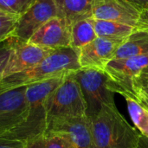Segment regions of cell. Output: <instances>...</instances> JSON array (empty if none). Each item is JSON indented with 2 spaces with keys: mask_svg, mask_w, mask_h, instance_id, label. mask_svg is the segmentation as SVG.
Instances as JSON below:
<instances>
[{
  "mask_svg": "<svg viewBox=\"0 0 148 148\" xmlns=\"http://www.w3.org/2000/svg\"><path fill=\"white\" fill-rule=\"evenodd\" d=\"M94 148H138L141 134L119 112L116 105H103L89 118Z\"/></svg>",
  "mask_w": 148,
  "mask_h": 148,
  "instance_id": "1",
  "label": "cell"
},
{
  "mask_svg": "<svg viewBox=\"0 0 148 148\" xmlns=\"http://www.w3.org/2000/svg\"><path fill=\"white\" fill-rule=\"evenodd\" d=\"M81 68L79 52L71 47L57 49L35 67L1 79L0 92L66 75Z\"/></svg>",
  "mask_w": 148,
  "mask_h": 148,
  "instance_id": "2",
  "label": "cell"
},
{
  "mask_svg": "<svg viewBox=\"0 0 148 148\" xmlns=\"http://www.w3.org/2000/svg\"><path fill=\"white\" fill-rule=\"evenodd\" d=\"M66 75L27 86V98L29 106L27 121L16 129L0 135V138L16 139L28 142L45 134L48 129L47 100L62 82Z\"/></svg>",
  "mask_w": 148,
  "mask_h": 148,
  "instance_id": "3",
  "label": "cell"
},
{
  "mask_svg": "<svg viewBox=\"0 0 148 148\" xmlns=\"http://www.w3.org/2000/svg\"><path fill=\"white\" fill-rule=\"evenodd\" d=\"M74 72L65 76L47 100L48 126L55 121L87 115L88 106Z\"/></svg>",
  "mask_w": 148,
  "mask_h": 148,
  "instance_id": "4",
  "label": "cell"
},
{
  "mask_svg": "<svg viewBox=\"0 0 148 148\" xmlns=\"http://www.w3.org/2000/svg\"><path fill=\"white\" fill-rule=\"evenodd\" d=\"M83 93L91 118L97 114L103 105H114L113 81L105 70L93 68H81L73 73Z\"/></svg>",
  "mask_w": 148,
  "mask_h": 148,
  "instance_id": "5",
  "label": "cell"
},
{
  "mask_svg": "<svg viewBox=\"0 0 148 148\" xmlns=\"http://www.w3.org/2000/svg\"><path fill=\"white\" fill-rule=\"evenodd\" d=\"M148 66V55L123 59H113L105 68L114 82V92L124 98H137L135 82L144 69Z\"/></svg>",
  "mask_w": 148,
  "mask_h": 148,
  "instance_id": "6",
  "label": "cell"
},
{
  "mask_svg": "<svg viewBox=\"0 0 148 148\" xmlns=\"http://www.w3.org/2000/svg\"><path fill=\"white\" fill-rule=\"evenodd\" d=\"M27 86L0 92V135L22 126L29 115Z\"/></svg>",
  "mask_w": 148,
  "mask_h": 148,
  "instance_id": "7",
  "label": "cell"
},
{
  "mask_svg": "<svg viewBox=\"0 0 148 148\" xmlns=\"http://www.w3.org/2000/svg\"><path fill=\"white\" fill-rule=\"evenodd\" d=\"M56 16H58V9L55 0H36L20 16L16 28L10 36L28 42L42 26Z\"/></svg>",
  "mask_w": 148,
  "mask_h": 148,
  "instance_id": "8",
  "label": "cell"
},
{
  "mask_svg": "<svg viewBox=\"0 0 148 148\" xmlns=\"http://www.w3.org/2000/svg\"><path fill=\"white\" fill-rule=\"evenodd\" d=\"M13 37L15 44L7 65L0 74V80L35 67L55 50L29 43L16 36Z\"/></svg>",
  "mask_w": 148,
  "mask_h": 148,
  "instance_id": "9",
  "label": "cell"
},
{
  "mask_svg": "<svg viewBox=\"0 0 148 148\" xmlns=\"http://www.w3.org/2000/svg\"><path fill=\"white\" fill-rule=\"evenodd\" d=\"M124 40L97 37L79 51V62L82 68H93L104 70L114 57Z\"/></svg>",
  "mask_w": 148,
  "mask_h": 148,
  "instance_id": "10",
  "label": "cell"
},
{
  "mask_svg": "<svg viewBox=\"0 0 148 148\" xmlns=\"http://www.w3.org/2000/svg\"><path fill=\"white\" fill-rule=\"evenodd\" d=\"M93 17L139 26L140 11L127 0H94Z\"/></svg>",
  "mask_w": 148,
  "mask_h": 148,
  "instance_id": "11",
  "label": "cell"
},
{
  "mask_svg": "<svg viewBox=\"0 0 148 148\" xmlns=\"http://www.w3.org/2000/svg\"><path fill=\"white\" fill-rule=\"evenodd\" d=\"M28 42L51 49L69 48L71 45V25L63 18L56 16L42 26Z\"/></svg>",
  "mask_w": 148,
  "mask_h": 148,
  "instance_id": "12",
  "label": "cell"
},
{
  "mask_svg": "<svg viewBox=\"0 0 148 148\" xmlns=\"http://www.w3.org/2000/svg\"><path fill=\"white\" fill-rule=\"evenodd\" d=\"M49 131L68 134L75 148H94L91 121L88 115L52 121L48 126Z\"/></svg>",
  "mask_w": 148,
  "mask_h": 148,
  "instance_id": "13",
  "label": "cell"
},
{
  "mask_svg": "<svg viewBox=\"0 0 148 148\" xmlns=\"http://www.w3.org/2000/svg\"><path fill=\"white\" fill-rule=\"evenodd\" d=\"M58 16L63 18L69 25L82 19L93 16L94 0H55Z\"/></svg>",
  "mask_w": 148,
  "mask_h": 148,
  "instance_id": "14",
  "label": "cell"
},
{
  "mask_svg": "<svg viewBox=\"0 0 148 148\" xmlns=\"http://www.w3.org/2000/svg\"><path fill=\"white\" fill-rule=\"evenodd\" d=\"M148 55V31L137 28L118 48L114 59H123Z\"/></svg>",
  "mask_w": 148,
  "mask_h": 148,
  "instance_id": "15",
  "label": "cell"
},
{
  "mask_svg": "<svg viewBox=\"0 0 148 148\" xmlns=\"http://www.w3.org/2000/svg\"><path fill=\"white\" fill-rule=\"evenodd\" d=\"M97 35L95 28V18L89 17L75 22L71 26V45L75 50L79 52L82 47L88 44Z\"/></svg>",
  "mask_w": 148,
  "mask_h": 148,
  "instance_id": "16",
  "label": "cell"
},
{
  "mask_svg": "<svg viewBox=\"0 0 148 148\" xmlns=\"http://www.w3.org/2000/svg\"><path fill=\"white\" fill-rule=\"evenodd\" d=\"M95 28L97 36L118 40H125L137 29L126 23L99 19H95Z\"/></svg>",
  "mask_w": 148,
  "mask_h": 148,
  "instance_id": "17",
  "label": "cell"
},
{
  "mask_svg": "<svg viewBox=\"0 0 148 148\" xmlns=\"http://www.w3.org/2000/svg\"><path fill=\"white\" fill-rule=\"evenodd\" d=\"M27 148H75V147L68 134L49 131L28 141Z\"/></svg>",
  "mask_w": 148,
  "mask_h": 148,
  "instance_id": "18",
  "label": "cell"
},
{
  "mask_svg": "<svg viewBox=\"0 0 148 148\" xmlns=\"http://www.w3.org/2000/svg\"><path fill=\"white\" fill-rule=\"evenodd\" d=\"M129 115L140 134L148 137V108L143 106L140 101L133 97H125Z\"/></svg>",
  "mask_w": 148,
  "mask_h": 148,
  "instance_id": "19",
  "label": "cell"
},
{
  "mask_svg": "<svg viewBox=\"0 0 148 148\" xmlns=\"http://www.w3.org/2000/svg\"><path fill=\"white\" fill-rule=\"evenodd\" d=\"M20 15L0 10V41L3 42L8 37H10L15 31L18 21L20 19Z\"/></svg>",
  "mask_w": 148,
  "mask_h": 148,
  "instance_id": "20",
  "label": "cell"
},
{
  "mask_svg": "<svg viewBox=\"0 0 148 148\" xmlns=\"http://www.w3.org/2000/svg\"><path fill=\"white\" fill-rule=\"evenodd\" d=\"M36 0H0V10H5L22 16Z\"/></svg>",
  "mask_w": 148,
  "mask_h": 148,
  "instance_id": "21",
  "label": "cell"
},
{
  "mask_svg": "<svg viewBox=\"0 0 148 148\" xmlns=\"http://www.w3.org/2000/svg\"><path fill=\"white\" fill-rule=\"evenodd\" d=\"M0 148H27V142L16 139L0 138Z\"/></svg>",
  "mask_w": 148,
  "mask_h": 148,
  "instance_id": "22",
  "label": "cell"
},
{
  "mask_svg": "<svg viewBox=\"0 0 148 148\" xmlns=\"http://www.w3.org/2000/svg\"><path fill=\"white\" fill-rule=\"evenodd\" d=\"M148 82V66L144 69V70L142 71V73L140 74V75L139 76V78L137 79L136 82H135V91L136 94L138 92V90Z\"/></svg>",
  "mask_w": 148,
  "mask_h": 148,
  "instance_id": "23",
  "label": "cell"
},
{
  "mask_svg": "<svg viewBox=\"0 0 148 148\" xmlns=\"http://www.w3.org/2000/svg\"><path fill=\"white\" fill-rule=\"evenodd\" d=\"M140 12L148 9V0H127Z\"/></svg>",
  "mask_w": 148,
  "mask_h": 148,
  "instance_id": "24",
  "label": "cell"
},
{
  "mask_svg": "<svg viewBox=\"0 0 148 148\" xmlns=\"http://www.w3.org/2000/svg\"><path fill=\"white\" fill-rule=\"evenodd\" d=\"M148 26V9L144 10L140 12V16L139 20V26Z\"/></svg>",
  "mask_w": 148,
  "mask_h": 148,
  "instance_id": "25",
  "label": "cell"
},
{
  "mask_svg": "<svg viewBox=\"0 0 148 148\" xmlns=\"http://www.w3.org/2000/svg\"><path fill=\"white\" fill-rule=\"evenodd\" d=\"M137 98L140 101V103L148 108V95L143 91H138L137 93Z\"/></svg>",
  "mask_w": 148,
  "mask_h": 148,
  "instance_id": "26",
  "label": "cell"
},
{
  "mask_svg": "<svg viewBox=\"0 0 148 148\" xmlns=\"http://www.w3.org/2000/svg\"><path fill=\"white\" fill-rule=\"evenodd\" d=\"M138 148H148V137H144L141 135Z\"/></svg>",
  "mask_w": 148,
  "mask_h": 148,
  "instance_id": "27",
  "label": "cell"
},
{
  "mask_svg": "<svg viewBox=\"0 0 148 148\" xmlns=\"http://www.w3.org/2000/svg\"><path fill=\"white\" fill-rule=\"evenodd\" d=\"M138 91H143V92H145V93L148 95V82L147 83H145ZM137 93H138V92H137Z\"/></svg>",
  "mask_w": 148,
  "mask_h": 148,
  "instance_id": "28",
  "label": "cell"
},
{
  "mask_svg": "<svg viewBox=\"0 0 148 148\" xmlns=\"http://www.w3.org/2000/svg\"><path fill=\"white\" fill-rule=\"evenodd\" d=\"M138 28H141V29H146V30H147V31H148V26H140V27H138Z\"/></svg>",
  "mask_w": 148,
  "mask_h": 148,
  "instance_id": "29",
  "label": "cell"
}]
</instances>
